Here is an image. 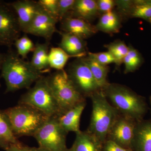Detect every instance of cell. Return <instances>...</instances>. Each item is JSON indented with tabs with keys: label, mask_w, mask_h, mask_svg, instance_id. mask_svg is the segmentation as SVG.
Returning <instances> with one entry per match:
<instances>
[{
	"label": "cell",
	"mask_w": 151,
	"mask_h": 151,
	"mask_svg": "<svg viewBox=\"0 0 151 151\" xmlns=\"http://www.w3.org/2000/svg\"><path fill=\"white\" fill-rule=\"evenodd\" d=\"M6 151H28V147H25L22 144L12 145L8 148Z\"/></svg>",
	"instance_id": "836d02e7"
},
{
	"label": "cell",
	"mask_w": 151,
	"mask_h": 151,
	"mask_svg": "<svg viewBox=\"0 0 151 151\" xmlns=\"http://www.w3.org/2000/svg\"><path fill=\"white\" fill-rule=\"evenodd\" d=\"M147 21L149 22L151 24V19H149L148 21Z\"/></svg>",
	"instance_id": "f35d334b"
},
{
	"label": "cell",
	"mask_w": 151,
	"mask_h": 151,
	"mask_svg": "<svg viewBox=\"0 0 151 151\" xmlns=\"http://www.w3.org/2000/svg\"><path fill=\"white\" fill-rule=\"evenodd\" d=\"M47 83L60 108L61 115L80 103L86 102L64 69L46 77Z\"/></svg>",
	"instance_id": "5b68a950"
},
{
	"label": "cell",
	"mask_w": 151,
	"mask_h": 151,
	"mask_svg": "<svg viewBox=\"0 0 151 151\" xmlns=\"http://www.w3.org/2000/svg\"><path fill=\"white\" fill-rule=\"evenodd\" d=\"M49 44L37 43L35 45L30 63L33 67L42 74L50 70L49 64Z\"/></svg>",
	"instance_id": "d6986e66"
},
{
	"label": "cell",
	"mask_w": 151,
	"mask_h": 151,
	"mask_svg": "<svg viewBox=\"0 0 151 151\" xmlns=\"http://www.w3.org/2000/svg\"><path fill=\"white\" fill-rule=\"evenodd\" d=\"M20 144L4 111L0 110V148L6 150L12 145Z\"/></svg>",
	"instance_id": "ffe728a7"
},
{
	"label": "cell",
	"mask_w": 151,
	"mask_h": 151,
	"mask_svg": "<svg viewBox=\"0 0 151 151\" xmlns=\"http://www.w3.org/2000/svg\"><path fill=\"white\" fill-rule=\"evenodd\" d=\"M19 104L31 105L48 117L61 116L60 108L47 83L46 77L42 76L20 98Z\"/></svg>",
	"instance_id": "8992f818"
},
{
	"label": "cell",
	"mask_w": 151,
	"mask_h": 151,
	"mask_svg": "<svg viewBox=\"0 0 151 151\" xmlns=\"http://www.w3.org/2000/svg\"><path fill=\"white\" fill-rule=\"evenodd\" d=\"M99 15L100 14L97 1L76 0L73 9L68 16L83 19L90 22Z\"/></svg>",
	"instance_id": "e0dca14e"
},
{
	"label": "cell",
	"mask_w": 151,
	"mask_h": 151,
	"mask_svg": "<svg viewBox=\"0 0 151 151\" xmlns=\"http://www.w3.org/2000/svg\"><path fill=\"white\" fill-rule=\"evenodd\" d=\"M97 2L98 10L101 15L113 11L116 5L115 1L113 0H99Z\"/></svg>",
	"instance_id": "1f68e13d"
},
{
	"label": "cell",
	"mask_w": 151,
	"mask_h": 151,
	"mask_svg": "<svg viewBox=\"0 0 151 151\" xmlns=\"http://www.w3.org/2000/svg\"><path fill=\"white\" fill-rule=\"evenodd\" d=\"M38 3L45 12L59 22L58 0H39Z\"/></svg>",
	"instance_id": "83f0119b"
},
{
	"label": "cell",
	"mask_w": 151,
	"mask_h": 151,
	"mask_svg": "<svg viewBox=\"0 0 151 151\" xmlns=\"http://www.w3.org/2000/svg\"><path fill=\"white\" fill-rule=\"evenodd\" d=\"M117 6L118 13L121 17H129L130 10L134 4V1H115Z\"/></svg>",
	"instance_id": "4dcf8cb0"
},
{
	"label": "cell",
	"mask_w": 151,
	"mask_h": 151,
	"mask_svg": "<svg viewBox=\"0 0 151 151\" xmlns=\"http://www.w3.org/2000/svg\"><path fill=\"white\" fill-rule=\"evenodd\" d=\"M129 47V52L123 60L125 65V73L136 71L140 67L143 62L142 57L138 50L131 45Z\"/></svg>",
	"instance_id": "d4e9b609"
},
{
	"label": "cell",
	"mask_w": 151,
	"mask_h": 151,
	"mask_svg": "<svg viewBox=\"0 0 151 151\" xmlns=\"http://www.w3.org/2000/svg\"><path fill=\"white\" fill-rule=\"evenodd\" d=\"M149 1L151 4V0H149Z\"/></svg>",
	"instance_id": "ab89813d"
},
{
	"label": "cell",
	"mask_w": 151,
	"mask_h": 151,
	"mask_svg": "<svg viewBox=\"0 0 151 151\" xmlns=\"http://www.w3.org/2000/svg\"><path fill=\"white\" fill-rule=\"evenodd\" d=\"M132 148L136 151H151V120L137 122Z\"/></svg>",
	"instance_id": "9a60e30c"
},
{
	"label": "cell",
	"mask_w": 151,
	"mask_h": 151,
	"mask_svg": "<svg viewBox=\"0 0 151 151\" xmlns=\"http://www.w3.org/2000/svg\"><path fill=\"white\" fill-rule=\"evenodd\" d=\"M76 0H58V17L61 22L69 15L75 4Z\"/></svg>",
	"instance_id": "f1b7e54d"
},
{
	"label": "cell",
	"mask_w": 151,
	"mask_h": 151,
	"mask_svg": "<svg viewBox=\"0 0 151 151\" xmlns=\"http://www.w3.org/2000/svg\"><path fill=\"white\" fill-rule=\"evenodd\" d=\"M67 134L60 126L58 117L53 116L49 118L33 137L40 147L48 151H65Z\"/></svg>",
	"instance_id": "52a82bcc"
},
{
	"label": "cell",
	"mask_w": 151,
	"mask_h": 151,
	"mask_svg": "<svg viewBox=\"0 0 151 151\" xmlns=\"http://www.w3.org/2000/svg\"><path fill=\"white\" fill-rule=\"evenodd\" d=\"M14 45L16 48L17 53L23 59L27 58L30 52H33L35 47V45L27 34L17 39Z\"/></svg>",
	"instance_id": "4316f807"
},
{
	"label": "cell",
	"mask_w": 151,
	"mask_h": 151,
	"mask_svg": "<svg viewBox=\"0 0 151 151\" xmlns=\"http://www.w3.org/2000/svg\"><path fill=\"white\" fill-rule=\"evenodd\" d=\"M137 123V122L120 114L111 127L106 139L132 150Z\"/></svg>",
	"instance_id": "30bf717a"
},
{
	"label": "cell",
	"mask_w": 151,
	"mask_h": 151,
	"mask_svg": "<svg viewBox=\"0 0 151 151\" xmlns=\"http://www.w3.org/2000/svg\"><path fill=\"white\" fill-rule=\"evenodd\" d=\"M86 105V102L80 103L58 117L60 126L67 133L80 131V120Z\"/></svg>",
	"instance_id": "2e32d148"
},
{
	"label": "cell",
	"mask_w": 151,
	"mask_h": 151,
	"mask_svg": "<svg viewBox=\"0 0 151 151\" xmlns=\"http://www.w3.org/2000/svg\"><path fill=\"white\" fill-rule=\"evenodd\" d=\"M65 151H73V149L71 147V149H67Z\"/></svg>",
	"instance_id": "8d00e7d4"
},
{
	"label": "cell",
	"mask_w": 151,
	"mask_h": 151,
	"mask_svg": "<svg viewBox=\"0 0 151 151\" xmlns=\"http://www.w3.org/2000/svg\"><path fill=\"white\" fill-rule=\"evenodd\" d=\"M28 151H48L42 148H29L28 147Z\"/></svg>",
	"instance_id": "e575fe53"
},
{
	"label": "cell",
	"mask_w": 151,
	"mask_h": 151,
	"mask_svg": "<svg viewBox=\"0 0 151 151\" xmlns=\"http://www.w3.org/2000/svg\"><path fill=\"white\" fill-rule=\"evenodd\" d=\"M22 32L17 14L10 3L0 1V45L11 48Z\"/></svg>",
	"instance_id": "9c48e42d"
},
{
	"label": "cell",
	"mask_w": 151,
	"mask_h": 151,
	"mask_svg": "<svg viewBox=\"0 0 151 151\" xmlns=\"http://www.w3.org/2000/svg\"><path fill=\"white\" fill-rule=\"evenodd\" d=\"M77 59L70 64L66 72L78 92L85 98L90 97L101 88L82 58Z\"/></svg>",
	"instance_id": "ba28073f"
},
{
	"label": "cell",
	"mask_w": 151,
	"mask_h": 151,
	"mask_svg": "<svg viewBox=\"0 0 151 151\" xmlns=\"http://www.w3.org/2000/svg\"><path fill=\"white\" fill-rule=\"evenodd\" d=\"M150 103L151 108V96H150Z\"/></svg>",
	"instance_id": "74e56055"
},
{
	"label": "cell",
	"mask_w": 151,
	"mask_h": 151,
	"mask_svg": "<svg viewBox=\"0 0 151 151\" xmlns=\"http://www.w3.org/2000/svg\"><path fill=\"white\" fill-rule=\"evenodd\" d=\"M60 34L61 35V39L59 47L69 55L77 58L86 56L87 47L85 40L69 33L63 32Z\"/></svg>",
	"instance_id": "5bb4252c"
},
{
	"label": "cell",
	"mask_w": 151,
	"mask_h": 151,
	"mask_svg": "<svg viewBox=\"0 0 151 151\" xmlns=\"http://www.w3.org/2000/svg\"><path fill=\"white\" fill-rule=\"evenodd\" d=\"M122 17L118 12L112 11L101 15L96 26L98 31L110 35L117 33L121 28Z\"/></svg>",
	"instance_id": "44dd1931"
},
{
	"label": "cell",
	"mask_w": 151,
	"mask_h": 151,
	"mask_svg": "<svg viewBox=\"0 0 151 151\" xmlns=\"http://www.w3.org/2000/svg\"><path fill=\"white\" fill-rule=\"evenodd\" d=\"M71 58L76 57L69 55L59 47H51L48 54L50 67L57 70H63L68 60Z\"/></svg>",
	"instance_id": "603a6c76"
},
{
	"label": "cell",
	"mask_w": 151,
	"mask_h": 151,
	"mask_svg": "<svg viewBox=\"0 0 151 151\" xmlns=\"http://www.w3.org/2000/svg\"><path fill=\"white\" fill-rule=\"evenodd\" d=\"M60 22L63 32L72 34L84 40L98 32L95 25L83 19L67 16Z\"/></svg>",
	"instance_id": "4fadbf2b"
},
{
	"label": "cell",
	"mask_w": 151,
	"mask_h": 151,
	"mask_svg": "<svg viewBox=\"0 0 151 151\" xmlns=\"http://www.w3.org/2000/svg\"><path fill=\"white\" fill-rule=\"evenodd\" d=\"M90 98L92 102V112L86 131L103 143L120 114L109 102L102 89L92 94Z\"/></svg>",
	"instance_id": "3957f363"
},
{
	"label": "cell",
	"mask_w": 151,
	"mask_h": 151,
	"mask_svg": "<svg viewBox=\"0 0 151 151\" xmlns=\"http://www.w3.org/2000/svg\"><path fill=\"white\" fill-rule=\"evenodd\" d=\"M103 151H132L125 148L110 140L106 139L103 143Z\"/></svg>",
	"instance_id": "d6a6232c"
},
{
	"label": "cell",
	"mask_w": 151,
	"mask_h": 151,
	"mask_svg": "<svg viewBox=\"0 0 151 151\" xmlns=\"http://www.w3.org/2000/svg\"><path fill=\"white\" fill-rule=\"evenodd\" d=\"M1 84H0V87H1Z\"/></svg>",
	"instance_id": "60d3db41"
},
{
	"label": "cell",
	"mask_w": 151,
	"mask_h": 151,
	"mask_svg": "<svg viewBox=\"0 0 151 151\" xmlns=\"http://www.w3.org/2000/svg\"><path fill=\"white\" fill-rule=\"evenodd\" d=\"M105 96L122 116L139 122L147 112L144 98L129 87L117 83H110L103 89Z\"/></svg>",
	"instance_id": "7a4b0ae2"
},
{
	"label": "cell",
	"mask_w": 151,
	"mask_h": 151,
	"mask_svg": "<svg viewBox=\"0 0 151 151\" xmlns=\"http://www.w3.org/2000/svg\"><path fill=\"white\" fill-rule=\"evenodd\" d=\"M87 55L103 65H108L111 63H115V59L109 52H87Z\"/></svg>",
	"instance_id": "f546056e"
},
{
	"label": "cell",
	"mask_w": 151,
	"mask_h": 151,
	"mask_svg": "<svg viewBox=\"0 0 151 151\" xmlns=\"http://www.w3.org/2000/svg\"><path fill=\"white\" fill-rule=\"evenodd\" d=\"M104 47L108 50L115 59V63L118 68L123 63L124 58L126 56L129 50V47L127 46L124 42L121 40H116Z\"/></svg>",
	"instance_id": "cb8c5ba5"
},
{
	"label": "cell",
	"mask_w": 151,
	"mask_h": 151,
	"mask_svg": "<svg viewBox=\"0 0 151 151\" xmlns=\"http://www.w3.org/2000/svg\"><path fill=\"white\" fill-rule=\"evenodd\" d=\"M17 138L33 137L49 117L37 109L25 104L4 110Z\"/></svg>",
	"instance_id": "277c9868"
},
{
	"label": "cell",
	"mask_w": 151,
	"mask_h": 151,
	"mask_svg": "<svg viewBox=\"0 0 151 151\" xmlns=\"http://www.w3.org/2000/svg\"><path fill=\"white\" fill-rule=\"evenodd\" d=\"M72 148L74 151H103V143L87 131L76 133Z\"/></svg>",
	"instance_id": "ac0fdd59"
},
{
	"label": "cell",
	"mask_w": 151,
	"mask_h": 151,
	"mask_svg": "<svg viewBox=\"0 0 151 151\" xmlns=\"http://www.w3.org/2000/svg\"><path fill=\"white\" fill-rule=\"evenodd\" d=\"M5 53H2L0 52V70L1 68L2 65L4 58Z\"/></svg>",
	"instance_id": "d590c367"
},
{
	"label": "cell",
	"mask_w": 151,
	"mask_h": 151,
	"mask_svg": "<svg viewBox=\"0 0 151 151\" xmlns=\"http://www.w3.org/2000/svg\"><path fill=\"white\" fill-rule=\"evenodd\" d=\"M1 70V76L5 81L6 93L29 89L42 76L30 62L22 59L12 47L5 53Z\"/></svg>",
	"instance_id": "6da1fadb"
},
{
	"label": "cell",
	"mask_w": 151,
	"mask_h": 151,
	"mask_svg": "<svg viewBox=\"0 0 151 151\" xmlns=\"http://www.w3.org/2000/svg\"><path fill=\"white\" fill-rule=\"evenodd\" d=\"M82 58L89 67L98 85L103 90L109 84L107 77L110 68L108 65L100 64L88 55Z\"/></svg>",
	"instance_id": "7402d4cb"
},
{
	"label": "cell",
	"mask_w": 151,
	"mask_h": 151,
	"mask_svg": "<svg viewBox=\"0 0 151 151\" xmlns=\"http://www.w3.org/2000/svg\"><path fill=\"white\" fill-rule=\"evenodd\" d=\"M9 3L17 14L21 29L24 32L42 7L38 1L31 0H19Z\"/></svg>",
	"instance_id": "7c38bea8"
},
{
	"label": "cell",
	"mask_w": 151,
	"mask_h": 151,
	"mask_svg": "<svg viewBox=\"0 0 151 151\" xmlns=\"http://www.w3.org/2000/svg\"><path fill=\"white\" fill-rule=\"evenodd\" d=\"M129 17L144 19L147 21L151 19V4L149 0L134 1Z\"/></svg>",
	"instance_id": "484cf974"
},
{
	"label": "cell",
	"mask_w": 151,
	"mask_h": 151,
	"mask_svg": "<svg viewBox=\"0 0 151 151\" xmlns=\"http://www.w3.org/2000/svg\"><path fill=\"white\" fill-rule=\"evenodd\" d=\"M58 22L42 8L24 33L43 37L49 42L54 33L57 31Z\"/></svg>",
	"instance_id": "8fae6325"
}]
</instances>
